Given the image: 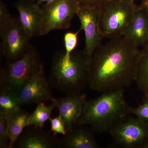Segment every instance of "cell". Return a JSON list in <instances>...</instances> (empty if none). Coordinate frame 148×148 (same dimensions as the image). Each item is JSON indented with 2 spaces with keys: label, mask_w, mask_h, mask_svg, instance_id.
<instances>
[{
  "label": "cell",
  "mask_w": 148,
  "mask_h": 148,
  "mask_svg": "<svg viewBox=\"0 0 148 148\" xmlns=\"http://www.w3.org/2000/svg\"><path fill=\"white\" fill-rule=\"evenodd\" d=\"M140 53L122 36L101 43L90 59L88 86L103 93L130 86L135 81Z\"/></svg>",
  "instance_id": "cell-1"
},
{
  "label": "cell",
  "mask_w": 148,
  "mask_h": 148,
  "mask_svg": "<svg viewBox=\"0 0 148 148\" xmlns=\"http://www.w3.org/2000/svg\"><path fill=\"white\" fill-rule=\"evenodd\" d=\"M90 60L84 50L74 51L68 59L64 51L55 53L51 67L50 85L67 95L82 92L89 86Z\"/></svg>",
  "instance_id": "cell-2"
},
{
  "label": "cell",
  "mask_w": 148,
  "mask_h": 148,
  "mask_svg": "<svg viewBox=\"0 0 148 148\" xmlns=\"http://www.w3.org/2000/svg\"><path fill=\"white\" fill-rule=\"evenodd\" d=\"M130 108L125 101L124 88L103 92L86 101L77 124L88 125L98 132L109 131L130 114Z\"/></svg>",
  "instance_id": "cell-3"
},
{
  "label": "cell",
  "mask_w": 148,
  "mask_h": 148,
  "mask_svg": "<svg viewBox=\"0 0 148 148\" xmlns=\"http://www.w3.org/2000/svg\"><path fill=\"white\" fill-rule=\"evenodd\" d=\"M44 70L38 51L30 45L24 55L8 61L1 70L0 87L19 92L27 81L36 73Z\"/></svg>",
  "instance_id": "cell-4"
},
{
  "label": "cell",
  "mask_w": 148,
  "mask_h": 148,
  "mask_svg": "<svg viewBox=\"0 0 148 148\" xmlns=\"http://www.w3.org/2000/svg\"><path fill=\"white\" fill-rule=\"evenodd\" d=\"M138 7L127 0H104L99 7V29L103 38L121 36Z\"/></svg>",
  "instance_id": "cell-5"
},
{
  "label": "cell",
  "mask_w": 148,
  "mask_h": 148,
  "mask_svg": "<svg viewBox=\"0 0 148 148\" xmlns=\"http://www.w3.org/2000/svg\"><path fill=\"white\" fill-rule=\"evenodd\" d=\"M80 5L77 0H55L43 4L41 36L56 30L69 29Z\"/></svg>",
  "instance_id": "cell-6"
},
{
  "label": "cell",
  "mask_w": 148,
  "mask_h": 148,
  "mask_svg": "<svg viewBox=\"0 0 148 148\" xmlns=\"http://www.w3.org/2000/svg\"><path fill=\"white\" fill-rule=\"evenodd\" d=\"M2 54L8 61L20 58L31 44V38L21 26L18 18L12 16L8 21L0 24Z\"/></svg>",
  "instance_id": "cell-7"
},
{
  "label": "cell",
  "mask_w": 148,
  "mask_h": 148,
  "mask_svg": "<svg viewBox=\"0 0 148 148\" xmlns=\"http://www.w3.org/2000/svg\"><path fill=\"white\" fill-rule=\"evenodd\" d=\"M109 132L115 142L124 147L148 148V123L138 118H124Z\"/></svg>",
  "instance_id": "cell-8"
},
{
  "label": "cell",
  "mask_w": 148,
  "mask_h": 148,
  "mask_svg": "<svg viewBox=\"0 0 148 148\" xmlns=\"http://www.w3.org/2000/svg\"><path fill=\"white\" fill-rule=\"evenodd\" d=\"M99 7L80 6L76 15L84 33V51L90 59L103 38L99 29Z\"/></svg>",
  "instance_id": "cell-9"
},
{
  "label": "cell",
  "mask_w": 148,
  "mask_h": 148,
  "mask_svg": "<svg viewBox=\"0 0 148 148\" xmlns=\"http://www.w3.org/2000/svg\"><path fill=\"white\" fill-rule=\"evenodd\" d=\"M49 85L44 70L33 75L25 83L18 94L21 105L52 102L54 98Z\"/></svg>",
  "instance_id": "cell-10"
},
{
  "label": "cell",
  "mask_w": 148,
  "mask_h": 148,
  "mask_svg": "<svg viewBox=\"0 0 148 148\" xmlns=\"http://www.w3.org/2000/svg\"><path fill=\"white\" fill-rule=\"evenodd\" d=\"M60 139L57 135L43 128L27 126L14 143L13 148H59Z\"/></svg>",
  "instance_id": "cell-11"
},
{
  "label": "cell",
  "mask_w": 148,
  "mask_h": 148,
  "mask_svg": "<svg viewBox=\"0 0 148 148\" xmlns=\"http://www.w3.org/2000/svg\"><path fill=\"white\" fill-rule=\"evenodd\" d=\"M21 26L32 38L41 36L42 12L34 0H18L15 4Z\"/></svg>",
  "instance_id": "cell-12"
},
{
  "label": "cell",
  "mask_w": 148,
  "mask_h": 148,
  "mask_svg": "<svg viewBox=\"0 0 148 148\" xmlns=\"http://www.w3.org/2000/svg\"><path fill=\"white\" fill-rule=\"evenodd\" d=\"M85 93L80 92L55 99L52 103L59 111L68 131L77 124L86 101Z\"/></svg>",
  "instance_id": "cell-13"
},
{
  "label": "cell",
  "mask_w": 148,
  "mask_h": 148,
  "mask_svg": "<svg viewBox=\"0 0 148 148\" xmlns=\"http://www.w3.org/2000/svg\"><path fill=\"white\" fill-rule=\"evenodd\" d=\"M122 36L138 48L148 42V14L142 6H139Z\"/></svg>",
  "instance_id": "cell-14"
},
{
  "label": "cell",
  "mask_w": 148,
  "mask_h": 148,
  "mask_svg": "<svg viewBox=\"0 0 148 148\" xmlns=\"http://www.w3.org/2000/svg\"><path fill=\"white\" fill-rule=\"evenodd\" d=\"M76 125L60 139L59 148H98L100 146L92 132L87 128Z\"/></svg>",
  "instance_id": "cell-15"
},
{
  "label": "cell",
  "mask_w": 148,
  "mask_h": 148,
  "mask_svg": "<svg viewBox=\"0 0 148 148\" xmlns=\"http://www.w3.org/2000/svg\"><path fill=\"white\" fill-rule=\"evenodd\" d=\"M29 115V113L21 108L10 115L8 125L9 148H13L18 137L28 126Z\"/></svg>",
  "instance_id": "cell-16"
},
{
  "label": "cell",
  "mask_w": 148,
  "mask_h": 148,
  "mask_svg": "<svg viewBox=\"0 0 148 148\" xmlns=\"http://www.w3.org/2000/svg\"><path fill=\"white\" fill-rule=\"evenodd\" d=\"M135 82L144 96H148V42L140 49Z\"/></svg>",
  "instance_id": "cell-17"
},
{
  "label": "cell",
  "mask_w": 148,
  "mask_h": 148,
  "mask_svg": "<svg viewBox=\"0 0 148 148\" xmlns=\"http://www.w3.org/2000/svg\"><path fill=\"white\" fill-rule=\"evenodd\" d=\"M22 106L18 92L8 88H1L0 113L11 114Z\"/></svg>",
  "instance_id": "cell-18"
},
{
  "label": "cell",
  "mask_w": 148,
  "mask_h": 148,
  "mask_svg": "<svg viewBox=\"0 0 148 148\" xmlns=\"http://www.w3.org/2000/svg\"><path fill=\"white\" fill-rule=\"evenodd\" d=\"M55 106L53 103L47 106L44 103L37 104L34 112L30 114L28 121V126L32 125L35 127L43 128L45 123L51 118V115Z\"/></svg>",
  "instance_id": "cell-19"
},
{
  "label": "cell",
  "mask_w": 148,
  "mask_h": 148,
  "mask_svg": "<svg viewBox=\"0 0 148 148\" xmlns=\"http://www.w3.org/2000/svg\"><path fill=\"white\" fill-rule=\"evenodd\" d=\"M81 30L80 28L76 32H67L64 35V53L65 58L67 59L70 58L71 54L75 51L78 43V36Z\"/></svg>",
  "instance_id": "cell-20"
},
{
  "label": "cell",
  "mask_w": 148,
  "mask_h": 148,
  "mask_svg": "<svg viewBox=\"0 0 148 148\" xmlns=\"http://www.w3.org/2000/svg\"><path fill=\"white\" fill-rule=\"evenodd\" d=\"M10 115L0 113V148H9L8 125Z\"/></svg>",
  "instance_id": "cell-21"
},
{
  "label": "cell",
  "mask_w": 148,
  "mask_h": 148,
  "mask_svg": "<svg viewBox=\"0 0 148 148\" xmlns=\"http://www.w3.org/2000/svg\"><path fill=\"white\" fill-rule=\"evenodd\" d=\"M143 103L136 108L131 107L130 114L148 123V96H144Z\"/></svg>",
  "instance_id": "cell-22"
},
{
  "label": "cell",
  "mask_w": 148,
  "mask_h": 148,
  "mask_svg": "<svg viewBox=\"0 0 148 148\" xmlns=\"http://www.w3.org/2000/svg\"><path fill=\"white\" fill-rule=\"evenodd\" d=\"M49 120L51 123V132L56 135L58 134L64 135L66 134L67 130L65 122L60 114L53 118H51Z\"/></svg>",
  "instance_id": "cell-23"
},
{
  "label": "cell",
  "mask_w": 148,
  "mask_h": 148,
  "mask_svg": "<svg viewBox=\"0 0 148 148\" xmlns=\"http://www.w3.org/2000/svg\"><path fill=\"white\" fill-rule=\"evenodd\" d=\"M5 4L0 3V24H3L12 18Z\"/></svg>",
  "instance_id": "cell-24"
},
{
  "label": "cell",
  "mask_w": 148,
  "mask_h": 148,
  "mask_svg": "<svg viewBox=\"0 0 148 148\" xmlns=\"http://www.w3.org/2000/svg\"><path fill=\"white\" fill-rule=\"evenodd\" d=\"M80 5L82 6L99 7L104 0H77Z\"/></svg>",
  "instance_id": "cell-25"
},
{
  "label": "cell",
  "mask_w": 148,
  "mask_h": 148,
  "mask_svg": "<svg viewBox=\"0 0 148 148\" xmlns=\"http://www.w3.org/2000/svg\"><path fill=\"white\" fill-rule=\"evenodd\" d=\"M54 1L55 0H35V1L37 3V4L40 6L43 4L52 2Z\"/></svg>",
  "instance_id": "cell-26"
},
{
  "label": "cell",
  "mask_w": 148,
  "mask_h": 148,
  "mask_svg": "<svg viewBox=\"0 0 148 148\" xmlns=\"http://www.w3.org/2000/svg\"><path fill=\"white\" fill-rule=\"evenodd\" d=\"M141 6L145 9L148 14V0H143Z\"/></svg>",
  "instance_id": "cell-27"
},
{
  "label": "cell",
  "mask_w": 148,
  "mask_h": 148,
  "mask_svg": "<svg viewBox=\"0 0 148 148\" xmlns=\"http://www.w3.org/2000/svg\"><path fill=\"white\" fill-rule=\"evenodd\" d=\"M127 1H130L132 2H134V1H135V0H127Z\"/></svg>",
  "instance_id": "cell-28"
},
{
  "label": "cell",
  "mask_w": 148,
  "mask_h": 148,
  "mask_svg": "<svg viewBox=\"0 0 148 148\" xmlns=\"http://www.w3.org/2000/svg\"><path fill=\"white\" fill-rule=\"evenodd\" d=\"M110 1H111V0H110Z\"/></svg>",
  "instance_id": "cell-29"
},
{
  "label": "cell",
  "mask_w": 148,
  "mask_h": 148,
  "mask_svg": "<svg viewBox=\"0 0 148 148\" xmlns=\"http://www.w3.org/2000/svg\"><path fill=\"white\" fill-rule=\"evenodd\" d=\"M34 1H35V0H34Z\"/></svg>",
  "instance_id": "cell-30"
}]
</instances>
